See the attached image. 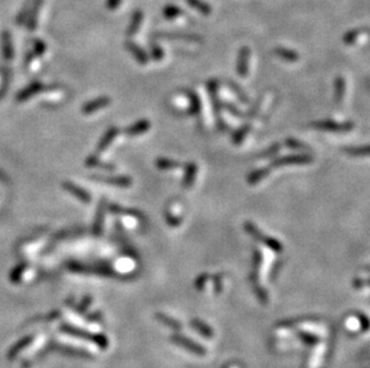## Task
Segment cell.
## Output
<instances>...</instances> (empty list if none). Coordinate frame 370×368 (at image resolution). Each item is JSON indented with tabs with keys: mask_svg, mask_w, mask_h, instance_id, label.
I'll use <instances>...</instances> for the list:
<instances>
[{
	"mask_svg": "<svg viewBox=\"0 0 370 368\" xmlns=\"http://www.w3.org/2000/svg\"><path fill=\"white\" fill-rule=\"evenodd\" d=\"M118 134H119V129L116 127H111V128L108 129L103 138L101 139V141L99 144V147H97L100 152H101V151L107 150L108 147H109L110 144L114 141V139L116 138Z\"/></svg>",
	"mask_w": 370,
	"mask_h": 368,
	"instance_id": "4fadbf2b",
	"label": "cell"
},
{
	"mask_svg": "<svg viewBox=\"0 0 370 368\" xmlns=\"http://www.w3.org/2000/svg\"><path fill=\"white\" fill-rule=\"evenodd\" d=\"M206 88L208 91V95H210L211 98V104L212 109H213V115L216 118V125H217V128L219 132H226L229 131L228 124L223 120L222 117V100L219 98L218 90H219V83L217 79H210L206 83Z\"/></svg>",
	"mask_w": 370,
	"mask_h": 368,
	"instance_id": "6da1fadb",
	"label": "cell"
},
{
	"mask_svg": "<svg viewBox=\"0 0 370 368\" xmlns=\"http://www.w3.org/2000/svg\"><path fill=\"white\" fill-rule=\"evenodd\" d=\"M244 230H246V232L248 234H250L251 237L254 238L255 240L260 241V243L265 244L266 247H267L268 249H271L272 251L275 252H282L283 250V244L280 243L279 240H277L276 238H272V237H268L266 236V234H264L261 232L260 230L258 229L257 226L254 225L253 222L251 221H246L244 222Z\"/></svg>",
	"mask_w": 370,
	"mask_h": 368,
	"instance_id": "7a4b0ae2",
	"label": "cell"
},
{
	"mask_svg": "<svg viewBox=\"0 0 370 368\" xmlns=\"http://www.w3.org/2000/svg\"><path fill=\"white\" fill-rule=\"evenodd\" d=\"M151 48H152V49H151V53H152V57H153V60H156V61H161L162 59H163V56H164V52H163V49H162L160 46H158V45H154V43H153V45L151 46Z\"/></svg>",
	"mask_w": 370,
	"mask_h": 368,
	"instance_id": "4dcf8cb0",
	"label": "cell"
},
{
	"mask_svg": "<svg viewBox=\"0 0 370 368\" xmlns=\"http://www.w3.org/2000/svg\"><path fill=\"white\" fill-rule=\"evenodd\" d=\"M284 144H285L286 147H289V149H291V150H296V151H305V150H309V146L307 145V144L302 142V141H300V140L294 139V138H287V139H285V141H284Z\"/></svg>",
	"mask_w": 370,
	"mask_h": 368,
	"instance_id": "d4e9b609",
	"label": "cell"
},
{
	"mask_svg": "<svg viewBox=\"0 0 370 368\" xmlns=\"http://www.w3.org/2000/svg\"><path fill=\"white\" fill-rule=\"evenodd\" d=\"M65 187H66L70 191H72V193H73L78 198H81V200H83L84 202L90 201V195L88 193H85V191L81 189V188H78L75 186H71V184H66Z\"/></svg>",
	"mask_w": 370,
	"mask_h": 368,
	"instance_id": "484cf974",
	"label": "cell"
},
{
	"mask_svg": "<svg viewBox=\"0 0 370 368\" xmlns=\"http://www.w3.org/2000/svg\"><path fill=\"white\" fill-rule=\"evenodd\" d=\"M110 211L114 213H120V214L134 216V218H138V219H144L143 213L139 211H135V209H125V208L119 207V206H116V205H113V206H110Z\"/></svg>",
	"mask_w": 370,
	"mask_h": 368,
	"instance_id": "cb8c5ba5",
	"label": "cell"
},
{
	"mask_svg": "<svg viewBox=\"0 0 370 368\" xmlns=\"http://www.w3.org/2000/svg\"><path fill=\"white\" fill-rule=\"evenodd\" d=\"M171 341L175 342L176 344L181 345V347H183L185 349H187V351H189L190 353H193V354L196 355L204 356L206 354V349H205L203 345L197 343V342L190 340V338L185 337L183 335H178V334L174 335V336L171 337Z\"/></svg>",
	"mask_w": 370,
	"mask_h": 368,
	"instance_id": "5b68a950",
	"label": "cell"
},
{
	"mask_svg": "<svg viewBox=\"0 0 370 368\" xmlns=\"http://www.w3.org/2000/svg\"><path fill=\"white\" fill-rule=\"evenodd\" d=\"M311 127L319 129V131L343 133L352 131V129H354V124H352V122H343V124H339V122H334L330 120H323L313 122Z\"/></svg>",
	"mask_w": 370,
	"mask_h": 368,
	"instance_id": "277c9868",
	"label": "cell"
},
{
	"mask_svg": "<svg viewBox=\"0 0 370 368\" xmlns=\"http://www.w3.org/2000/svg\"><path fill=\"white\" fill-rule=\"evenodd\" d=\"M251 131V125L250 124H244L243 126H241L239 129H236V132L233 133L232 135V144L233 145L239 146L243 142V140L246 139V136L248 135V133Z\"/></svg>",
	"mask_w": 370,
	"mask_h": 368,
	"instance_id": "e0dca14e",
	"label": "cell"
},
{
	"mask_svg": "<svg viewBox=\"0 0 370 368\" xmlns=\"http://www.w3.org/2000/svg\"><path fill=\"white\" fill-rule=\"evenodd\" d=\"M160 37L169 39H183L189 42H201V38L197 35H185V34H160Z\"/></svg>",
	"mask_w": 370,
	"mask_h": 368,
	"instance_id": "603a6c76",
	"label": "cell"
},
{
	"mask_svg": "<svg viewBox=\"0 0 370 368\" xmlns=\"http://www.w3.org/2000/svg\"><path fill=\"white\" fill-rule=\"evenodd\" d=\"M109 103H110L109 97H107V96L100 97V98L93 99V100H91V102H89L88 104H86V106L84 107V109H83V111H84L85 114L95 113V111L102 109V108H106Z\"/></svg>",
	"mask_w": 370,
	"mask_h": 368,
	"instance_id": "30bf717a",
	"label": "cell"
},
{
	"mask_svg": "<svg viewBox=\"0 0 370 368\" xmlns=\"http://www.w3.org/2000/svg\"><path fill=\"white\" fill-rule=\"evenodd\" d=\"M298 337H300L302 341H304L305 343H308L310 345L318 343V342L320 341V338L316 337V335L309 334V333H300L298 334Z\"/></svg>",
	"mask_w": 370,
	"mask_h": 368,
	"instance_id": "f1b7e54d",
	"label": "cell"
},
{
	"mask_svg": "<svg viewBox=\"0 0 370 368\" xmlns=\"http://www.w3.org/2000/svg\"><path fill=\"white\" fill-rule=\"evenodd\" d=\"M103 218H104V203H101L100 208H99V214H97V221H96V225H95V230L99 232V231L102 229V225H103Z\"/></svg>",
	"mask_w": 370,
	"mask_h": 368,
	"instance_id": "d6a6232c",
	"label": "cell"
},
{
	"mask_svg": "<svg viewBox=\"0 0 370 368\" xmlns=\"http://www.w3.org/2000/svg\"><path fill=\"white\" fill-rule=\"evenodd\" d=\"M88 164L91 165V167H100V168H103V169H108V170H113V169H114L113 165H108V164L101 163V161H100L99 159H97V158H95V157L89 158V159H88Z\"/></svg>",
	"mask_w": 370,
	"mask_h": 368,
	"instance_id": "e575fe53",
	"label": "cell"
},
{
	"mask_svg": "<svg viewBox=\"0 0 370 368\" xmlns=\"http://www.w3.org/2000/svg\"><path fill=\"white\" fill-rule=\"evenodd\" d=\"M151 128V122L146 118H142V120L137 121L134 125L129 126L126 128V134L129 136H138L140 134H144Z\"/></svg>",
	"mask_w": 370,
	"mask_h": 368,
	"instance_id": "9c48e42d",
	"label": "cell"
},
{
	"mask_svg": "<svg viewBox=\"0 0 370 368\" xmlns=\"http://www.w3.org/2000/svg\"><path fill=\"white\" fill-rule=\"evenodd\" d=\"M208 277H210V275H207V274H203V275H200L199 277H198L196 281L197 290H203V288L205 287V284H206V282H207Z\"/></svg>",
	"mask_w": 370,
	"mask_h": 368,
	"instance_id": "d590c367",
	"label": "cell"
},
{
	"mask_svg": "<svg viewBox=\"0 0 370 368\" xmlns=\"http://www.w3.org/2000/svg\"><path fill=\"white\" fill-rule=\"evenodd\" d=\"M4 50H5V55L7 59H11V55H12V52H11V42H10V37L9 35L4 36Z\"/></svg>",
	"mask_w": 370,
	"mask_h": 368,
	"instance_id": "8d00e7d4",
	"label": "cell"
},
{
	"mask_svg": "<svg viewBox=\"0 0 370 368\" xmlns=\"http://www.w3.org/2000/svg\"><path fill=\"white\" fill-rule=\"evenodd\" d=\"M198 174V165L194 163V161H190V163H186L185 165V175H183L182 179V187L188 189L194 184Z\"/></svg>",
	"mask_w": 370,
	"mask_h": 368,
	"instance_id": "ba28073f",
	"label": "cell"
},
{
	"mask_svg": "<svg viewBox=\"0 0 370 368\" xmlns=\"http://www.w3.org/2000/svg\"><path fill=\"white\" fill-rule=\"evenodd\" d=\"M358 35H359V30H354V31L347 32V34L344 36L345 45H347V46L354 45V43L356 42V39H357V37H358Z\"/></svg>",
	"mask_w": 370,
	"mask_h": 368,
	"instance_id": "1f68e13d",
	"label": "cell"
},
{
	"mask_svg": "<svg viewBox=\"0 0 370 368\" xmlns=\"http://www.w3.org/2000/svg\"><path fill=\"white\" fill-rule=\"evenodd\" d=\"M225 84L229 86V89L231 90V91L235 93V95L239 97V99L241 100V102L243 103H248L249 102V98H248V96L246 95V92L243 91L242 89H241V86L239 84H236L235 81L230 80V79H228V80L225 81Z\"/></svg>",
	"mask_w": 370,
	"mask_h": 368,
	"instance_id": "7402d4cb",
	"label": "cell"
},
{
	"mask_svg": "<svg viewBox=\"0 0 370 368\" xmlns=\"http://www.w3.org/2000/svg\"><path fill=\"white\" fill-rule=\"evenodd\" d=\"M249 57H250V50L248 47H241L239 52V59H237V66L236 72L240 77H247L248 71H249Z\"/></svg>",
	"mask_w": 370,
	"mask_h": 368,
	"instance_id": "8992f818",
	"label": "cell"
},
{
	"mask_svg": "<svg viewBox=\"0 0 370 368\" xmlns=\"http://www.w3.org/2000/svg\"><path fill=\"white\" fill-rule=\"evenodd\" d=\"M140 23H142V13H135L134 18H133L131 27H129V29H128V35H134L137 30H138Z\"/></svg>",
	"mask_w": 370,
	"mask_h": 368,
	"instance_id": "f546056e",
	"label": "cell"
},
{
	"mask_svg": "<svg viewBox=\"0 0 370 368\" xmlns=\"http://www.w3.org/2000/svg\"><path fill=\"white\" fill-rule=\"evenodd\" d=\"M164 13H165V17H167V18H174L176 16H179V14L181 12H180V10L176 9V7H168V9L165 10Z\"/></svg>",
	"mask_w": 370,
	"mask_h": 368,
	"instance_id": "ab89813d",
	"label": "cell"
},
{
	"mask_svg": "<svg viewBox=\"0 0 370 368\" xmlns=\"http://www.w3.org/2000/svg\"><path fill=\"white\" fill-rule=\"evenodd\" d=\"M100 181H103L111 186L119 187V188H128L132 186V178L127 177V176H116V177H102Z\"/></svg>",
	"mask_w": 370,
	"mask_h": 368,
	"instance_id": "5bb4252c",
	"label": "cell"
},
{
	"mask_svg": "<svg viewBox=\"0 0 370 368\" xmlns=\"http://www.w3.org/2000/svg\"><path fill=\"white\" fill-rule=\"evenodd\" d=\"M213 282H215V290L217 293H221L222 292V288H223V284H222V275H215L213 276Z\"/></svg>",
	"mask_w": 370,
	"mask_h": 368,
	"instance_id": "f35d334b",
	"label": "cell"
},
{
	"mask_svg": "<svg viewBox=\"0 0 370 368\" xmlns=\"http://www.w3.org/2000/svg\"><path fill=\"white\" fill-rule=\"evenodd\" d=\"M165 219H167V222L169 223V225L172 226V227H176L179 225H181V218H179V216H174L171 214V213L169 212H165Z\"/></svg>",
	"mask_w": 370,
	"mask_h": 368,
	"instance_id": "836d02e7",
	"label": "cell"
},
{
	"mask_svg": "<svg viewBox=\"0 0 370 368\" xmlns=\"http://www.w3.org/2000/svg\"><path fill=\"white\" fill-rule=\"evenodd\" d=\"M269 172H271V168L257 169V170L251 171L250 174L247 176V181L250 184V186H255V184H258L261 181V179L267 177V176L269 175Z\"/></svg>",
	"mask_w": 370,
	"mask_h": 368,
	"instance_id": "7c38bea8",
	"label": "cell"
},
{
	"mask_svg": "<svg viewBox=\"0 0 370 368\" xmlns=\"http://www.w3.org/2000/svg\"><path fill=\"white\" fill-rule=\"evenodd\" d=\"M156 318L168 328H171V329H174L176 331L182 330V324L180 323L179 320L172 318V317H169L167 315H164V313H157Z\"/></svg>",
	"mask_w": 370,
	"mask_h": 368,
	"instance_id": "ffe728a7",
	"label": "cell"
},
{
	"mask_svg": "<svg viewBox=\"0 0 370 368\" xmlns=\"http://www.w3.org/2000/svg\"><path fill=\"white\" fill-rule=\"evenodd\" d=\"M40 88H41V86H40V85H32V86H30V89H29V90H25L24 92H22V93H21L20 99L28 98V97L30 96L31 93H36V92H37L38 90H40Z\"/></svg>",
	"mask_w": 370,
	"mask_h": 368,
	"instance_id": "74e56055",
	"label": "cell"
},
{
	"mask_svg": "<svg viewBox=\"0 0 370 368\" xmlns=\"http://www.w3.org/2000/svg\"><path fill=\"white\" fill-rule=\"evenodd\" d=\"M222 108H225V109L228 110L229 113L232 115V116L239 117V118L246 117V115L243 114V111H241V110L239 109V108H236L235 106H233L232 103H230V102H222Z\"/></svg>",
	"mask_w": 370,
	"mask_h": 368,
	"instance_id": "83f0119b",
	"label": "cell"
},
{
	"mask_svg": "<svg viewBox=\"0 0 370 368\" xmlns=\"http://www.w3.org/2000/svg\"><path fill=\"white\" fill-rule=\"evenodd\" d=\"M334 85H336V102L340 104L344 99L345 91H346V83H345V79L341 77V75H338L336 78V81H334Z\"/></svg>",
	"mask_w": 370,
	"mask_h": 368,
	"instance_id": "d6986e66",
	"label": "cell"
},
{
	"mask_svg": "<svg viewBox=\"0 0 370 368\" xmlns=\"http://www.w3.org/2000/svg\"><path fill=\"white\" fill-rule=\"evenodd\" d=\"M275 53L280 57V59L285 60L287 63H297L298 59H300V55H298L297 52L287 48H283V47L276 48Z\"/></svg>",
	"mask_w": 370,
	"mask_h": 368,
	"instance_id": "2e32d148",
	"label": "cell"
},
{
	"mask_svg": "<svg viewBox=\"0 0 370 368\" xmlns=\"http://www.w3.org/2000/svg\"><path fill=\"white\" fill-rule=\"evenodd\" d=\"M154 164H156V168L160 169V170H174V169L182 167L180 161L169 159V158H157Z\"/></svg>",
	"mask_w": 370,
	"mask_h": 368,
	"instance_id": "ac0fdd59",
	"label": "cell"
},
{
	"mask_svg": "<svg viewBox=\"0 0 370 368\" xmlns=\"http://www.w3.org/2000/svg\"><path fill=\"white\" fill-rule=\"evenodd\" d=\"M344 152H346L351 157H366L369 154L368 145L357 146V147H344Z\"/></svg>",
	"mask_w": 370,
	"mask_h": 368,
	"instance_id": "44dd1931",
	"label": "cell"
},
{
	"mask_svg": "<svg viewBox=\"0 0 370 368\" xmlns=\"http://www.w3.org/2000/svg\"><path fill=\"white\" fill-rule=\"evenodd\" d=\"M126 48H127L129 52H131L133 54V56L135 57V60L138 61V63L140 65H146L147 63H149V55L144 52V50L140 48V47L138 45H135V43L133 42H127L126 43Z\"/></svg>",
	"mask_w": 370,
	"mask_h": 368,
	"instance_id": "8fae6325",
	"label": "cell"
},
{
	"mask_svg": "<svg viewBox=\"0 0 370 368\" xmlns=\"http://www.w3.org/2000/svg\"><path fill=\"white\" fill-rule=\"evenodd\" d=\"M280 149H282V145H280L279 142H275L273 145L269 146L267 150L264 151V152H261L260 156H259V158H272V157H275L276 154H278Z\"/></svg>",
	"mask_w": 370,
	"mask_h": 368,
	"instance_id": "4316f807",
	"label": "cell"
},
{
	"mask_svg": "<svg viewBox=\"0 0 370 368\" xmlns=\"http://www.w3.org/2000/svg\"><path fill=\"white\" fill-rule=\"evenodd\" d=\"M182 93L185 95L187 98L189 99V109L187 110V114L190 115V116H196V115H199L201 111V100L199 95L196 91L190 89H183Z\"/></svg>",
	"mask_w": 370,
	"mask_h": 368,
	"instance_id": "52a82bcc",
	"label": "cell"
},
{
	"mask_svg": "<svg viewBox=\"0 0 370 368\" xmlns=\"http://www.w3.org/2000/svg\"><path fill=\"white\" fill-rule=\"evenodd\" d=\"M314 160L310 154L303 153V154H289V156H284L277 159L272 160L271 169H277L282 167H289V165H307L310 164Z\"/></svg>",
	"mask_w": 370,
	"mask_h": 368,
	"instance_id": "3957f363",
	"label": "cell"
},
{
	"mask_svg": "<svg viewBox=\"0 0 370 368\" xmlns=\"http://www.w3.org/2000/svg\"><path fill=\"white\" fill-rule=\"evenodd\" d=\"M190 324H192L193 329L198 331L201 336L206 337V338H212L213 337V330L211 329L210 326L207 325L206 323H204L203 320L200 319H193L192 322H190Z\"/></svg>",
	"mask_w": 370,
	"mask_h": 368,
	"instance_id": "9a60e30c",
	"label": "cell"
}]
</instances>
